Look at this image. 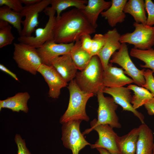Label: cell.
<instances>
[{
	"mask_svg": "<svg viewBox=\"0 0 154 154\" xmlns=\"http://www.w3.org/2000/svg\"><path fill=\"white\" fill-rule=\"evenodd\" d=\"M48 17V19L45 27L36 29L35 36H19L17 40L21 42L33 46L36 48L41 47L46 42L53 40V31L56 21L55 16L56 11L51 7H47L44 11Z\"/></svg>",
	"mask_w": 154,
	"mask_h": 154,
	"instance_id": "9c48e42d",
	"label": "cell"
},
{
	"mask_svg": "<svg viewBox=\"0 0 154 154\" xmlns=\"http://www.w3.org/2000/svg\"><path fill=\"white\" fill-rule=\"evenodd\" d=\"M103 90L97 94L98 107L97 111L98 119L91 122L95 125L108 124L113 128H120L121 125L116 111L118 105L112 97H105Z\"/></svg>",
	"mask_w": 154,
	"mask_h": 154,
	"instance_id": "8992f818",
	"label": "cell"
},
{
	"mask_svg": "<svg viewBox=\"0 0 154 154\" xmlns=\"http://www.w3.org/2000/svg\"><path fill=\"white\" fill-rule=\"evenodd\" d=\"M145 3L148 14L146 25L152 26L154 25V3L151 0H145Z\"/></svg>",
	"mask_w": 154,
	"mask_h": 154,
	"instance_id": "d6a6232c",
	"label": "cell"
},
{
	"mask_svg": "<svg viewBox=\"0 0 154 154\" xmlns=\"http://www.w3.org/2000/svg\"><path fill=\"white\" fill-rule=\"evenodd\" d=\"M67 88L70 94L68 105L66 110L60 118V123L62 124L77 119L88 121L90 118L86 112V106L89 99L94 95L82 90L74 79L70 82Z\"/></svg>",
	"mask_w": 154,
	"mask_h": 154,
	"instance_id": "3957f363",
	"label": "cell"
},
{
	"mask_svg": "<svg viewBox=\"0 0 154 154\" xmlns=\"http://www.w3.org/2000/svg\"><path fill=\"white\" fill-rule=\"evenodd\" d=\"M88 1L86 0H51L50 5L57 13L56 18L58 19L64 10L71 7L82 10L87 4Z\"/></svg>",
	"mask_w": 154,
	"mask_h": 154,
	"instance_id": "4316f807",
	"label": "cell"
},
{
	"mask_svg": "<svg viewBox=\"0 0 154 154\" xmlns=\"http://www.w3.org/2000/svg\"><path fill=\"white\" fill-rule=\"evenodd\" d=\"M51 1V0H41L33 5L24 7L21 13L25 18L22 22L23 27L19 36H31L32 33L36 30L35 27L39 24V13L50 5Z\"/></svg>",
	"mask_w": 154,
	"mask_h": 154,
	"instance_id": "8fae6325",
	"label": "cell"
},
{
	"mask_svg": "<svg viewBox=\"0 0 154 154\" xmlns=\"http://www.w3.org/2000/svg\"><path fill=\"white\" fill-rule=\"evenodd\" d=\"M80 40L82 48L88 52L90 55L92 38H91L90 35L85 34L82 35L81 37Z\"/></svg>",
	"mask_w": 154,
	"mask_h": 154,
	"instance_id": "e575fe53",
	"label": "cell"
},
{
	"mask_svg": "<svg viewBox=\"0 0 154 154\" xmlns=\"http://www.w3.org/2000/svg\"><path fill=\"white\" fill-rule=\"evenodd\" d=\"M97 150L99 153L100 154H111L107 150L102 148H98Z\"/></svg>",
	"mask_w": 154,
	"mask_h": 154,
	"instance_id": "f35d334b",
	"label": "cell"
},
{
	"mask_svg": "<svg viewBox=\"0 0 154 154\" xmlns=\"http://www.w3.org/2000/svg\"><path fill=\"white\" fill-rule=\"evenodd\" d=\"M82 121L74 120L62 124L61 140L63 144L65 147L71 150L72 154H79L86 146L91 145L80 131V126Z\"/></svg>",
	"mask_w": 154,
	"mask_h": 154,
	"instance_id": "52a82bcc",
	"label": "cell"
},
{
	"mask_svg": "<svg viewBox=\"0 0 154 154\" xmlns=\"http://www.w3.org/2000/svg\"><path fill=\"white\" fill-rule=\"evenodd\" d=\"M144 105L148 115H154V97L149 99Z\"/></svg>",
	"mask_w": 154,
	"mask_h": 154,
	"instance_id": "d590c367",
	"label": "cell"
},
{
	"mask_svg": "<svg viewBox=\"0 0 154 154\" xmlns=\"http://www.w3.org/2000/svg\"><path fill=\"white\" fill-rule=\"evenodd\" d=\"M90 128L86 129L82 133L88 134L93 130L98 133L99 138L94 144L90 145L91 149L102 148L107 150L111 154H119L116 143L118 136L113 128L108 124L95 125L91 122Z\"/></svg>",
	"mask_w": 154,
	"mask_h": 154,
	"instance_id": "30bf717a",
	"label": "cell"
},
{
	"mask_svg": "<svg viewBox=\"0 0 154 154\" xmlns=\"http://www.w3.org/2000/svg\"><path fill=\"white\" fill-rule=\"evenodd\" d=\"M13 58L20 68L35 75L42 64L37 48L27 44L15 43Z\"/></svg>",
	"mask_w": 154,
	"mask_h": 154,
	"instance_id": "277c9868",
	"label": "cell"
},
{
	"mask_svg": "<svg viewBox=\"0 0 154 154\" xmlns=\"http://www.w3.org/2000/svg\"><path fill=\"white\" fill-rule=\"evenodd\" d=\"M74 43H57L53 40L46 42L41 47L37 48L42 63L50 66L52 61L56 58L70 54Z\"/></svg>",
	"mask_w": 154,
	"mask_h": 154,
	"instance_id": "5bb4252c",
	"label": "cell"
},
{
	"mask_svg": "<svg viewBox=\"0 0 154 154\" xmlns=\"http://www.w3.org/2000/svg\"><path fill=\"white\" fill-rule=\"evenodd\" d=\"M104 35L105 38V43L97 55L104 70L108 67L111 57L117 50H119L121 46L119 41L121 35L116 28L108 30Z\"/></svg>",
	"mask_w": 154,
	"mask_h": 154,
	"instance_id": "9a60e30c",
	"label": "cell"
},
{
	"mask_svg": "<svg viewBox=\"0 0 154 154\" xmlns=\"http://www.w3.org/2000/svg\"><path fill=\"white\" fill-rule=\"evenodd\" d=\"M12 27L8 22L0 20V48L11 44L15 38L11 32Z\"/></svg>",
	"mask_w": 154,
	"mask_h": 154,
	"instance_id": "f1b7e54d",
	"label": "cell"
},
{
	"mask_svg": "<svg viewBox=\"0 0 154 154\" xmlns=\"http://www.w3.org/2000/svg\"><path fill=\"white\" fill-rule=\"evenodd\" d=\"M14 140L17 146V154H32L26 147L25 140L20 135L17 134Z\"/></svg>",
	"mask_w": 154,
	"mask_h": 154,
	"instance_id": "836d02e7",
	"label": "cell"
},
{
	"mask_svg": "<svg viewBox=\"0 0 154 154\" xmlns=\"http://www.w3.org/2000/svg\"><path fill=\"white\" fill-rule=\"evenodd\" d=\"M103 92L111 95L115 103L121 107L123 110L131 112L139 119L142 124L145 123L143 115L135 109L131 104L132 96L130 90L123 86L105 87Z\"/></svg>",
	"mask_w": 154,
	"mask_h": 154,
	"instance_id": "7c38bea8",
	"label": "cell"
},
{
	"mask_svg": "<svg viewBox=\"0 0 154 154\" xmlns=\"http://www.w3.org/2000/svg\"><path fill=\"white\" fill-rule=\"evenodd\" d=\"M40 1L41 0H20L22 4H25L27 6L33 5Z\"/></svg>",
	"mask_w": 154,
	"mask_h": 154,
	"instance_id": "74e56055",
	"label": "cell"
},
{
	"mask_svg": "<svg viewBox=\"0 0 154 154\" xmlns=\"http://www.w3.org/2000/svg\"><path fill=\"white\" fill-rule=\"evenodd\" d=\"M152 154H154V143L153 145Z\"/></svg>",
	"mask_w": 154,
	"mask_h": 154,
	"instance_id": "ab89813d",
	"label": "cell"
},
{
	"mask_svg": "<svg viewBox=\"0 0 154 154\" xmlns=\"http://www.w3.org/2000/svg\"><path fill=\"white\" fill-rule=\"evenodd\" d=\"M102 82L104 87H119L134 83L133 79L125 75L122 68L113 66L112 63H109L104 70Z\"/></svg>",
	"mask_w": 154,
	"mask_h": 154,
	"instance_id": "2e32d148",
	"label": "cell"
},
{
	"mask_svg": "<svg viewBox=\"0 0 154 154\" xmlns=\"http://www.w3.org/2000/svg\"><path fill=\"white\" fill-rule=\"evenodd\" d=\"M139 133L136 154H152L154 136L151 130L145 124L138 127Z\"/></svg>",
	"mask_w": 154,
	"mask_h": 154,
	"instance_id": "d6986e66",
	"label": "cell"
},
{
	"mask_svg": "<svg viewBox=\"0 0 154 154\" xmlns=\"http://www.w3.org/2000/svg\"><path fill=\"white\" fill-rule=\"evenodd\" d=\"M37 72L41 74L48 84L49 96L53 98H58L61 89L67 85V82L52 65L42 63Z\"/></svg>",
	"mask_w": 154,
	"mask_h": 154,
	"instance_id": "4fadbf2b",
	"label": "cell"
},
{
	"mask_svg": "<svg viewBox=\"0 0 154 154\" xmlns=\"http://www.w3.org/2000/svg\"><path fill=\"white\" fill-rule=\"evenodd\" d=\"M153 72L147 69L143 72V76L145 80V83L143 87L149 90L154 97V77Z\"/></svg>",
	"mask_w": 154,
	"mask_h": 154,
	"instance_id": "4dcf8cb0",
	"label": "cell"
},
{
	"mask_svg": "<svg viewBox=\"0 0 154 154\" xmlns=\"http://www.w3.org/2000/svg\"><path fill=\"white\" fill-rule=\"evenodd\" d=\"M139 133L138 127L132 129L123 135L117 136L116 143L119 154H136Z\"/></svg>",
	"mask_w": 154,
	"mask_h": 154,
	"instance_id": "44dd1931",
	"label": "cell"
},
{
	"mask_svg": "<svg viewBox=\"0 0 154 154\" xmlns=\"http://www.w3.org/2000/svg\"><path fill=\"white\" fill-rule=\"evenodd\" d=\"M52 66L67 82L74 80L77 72L70 54L58 56L52 62Z\"/></svg>",
	"mask_w": 154,
	"mask_h": 154,
	"instance_id": "e0dca14e",
	"label": "cell"
},
{
	"mask_svg": "<svg viewBox=\"0 0 154 154\" xmlns=\"http://www.w3.org/2000/svg\"><path fill=\"white\" fill-rule=\"evenodd\" d=\"M110 7L100 14L107 21L111 27H115L118 23L123 22L126 16L123 9L127 0H112Z\"/></svg>",
	"mask_w": 154,
	"mask_h": 154,
	"instance_id": "ac0fdd59",
	"label": "cell"
},
{
	"mask_svg": "<svg viewBox=\"0 0 154 154\" xmlns=\"http://www.w3.org/2000/svg\"><path fill=\"white\" fill-rule=\"evenodd\" d=\"M23 17L21 13L15 12L6 6L0 8V20L12 25L17 29L19 36L22 29L21 24Z\"/></svg>",
	"mask_w": 154,
	"mask_h": 154,
	"instance_id": "484cf974",
	"label": "cell"
},
{
	"mask_svg": "<svg viewBox=\"0 0 154 154\" xmlns=\"http://www.w3.org/2000/svg\"><path fill=\"white\" fill-rule=\"evenodd\" d=\"M96 29L80 10L74 8L64 13L56 19L53 40L57 43L74 42L84 35L95 33Z\"/></svg>",
	"mask_w": 154,
	"mask_h": 154,
	"instance_id": "6da1fadb",
	"label": "cell"
},
{
	"mask_svg": "<svg viewBox=\"0 0 154 154\" xmlns=\"http://www.w3.org/2000/svg\"><path fill=\"white\" fill-rule=\"evenodd\" d=\"M105 42L104 35L96 34L92 38V43L90 53L91 57L97 55L103 47Z\"/></svg>",
	"mask_w": 154,
	"mask_h": 154,
	"instance_id": "f546056e",
	"label": "cell"
},
{
	"mask_svg": "<svg viewBox=\"0 0 154 154\" xmlns=\"http://www.w3.org/2000/svg\"><path fill=\"white\" fill-rule=\"evenodd\" d=\"M70 54L76 68L80 71L85 68L92 57L82 47L80 39L75 42Z\"/></svg>",
	"mask_w": 154,
	"mask_h": 154,
	"instance_id": "cb8c5ba5",
	"label": "cell"
},
{
	"mask_svg": "<svg viewBox=\"0 0 154 154\" xmlns=\"http://www.w3.org/2000/svg\"><path fill=\"white\" fill-rule=\"evenodd\" d=\"M133 92L131 104L135 110L144 105L150 99L154 97L153 94L147 89L130 84L127 87Z\"/></svg>",
	"mask_w": 154,
	"mask_h": 154,
	"instance_id": "d4e9b609",
	"label": "cell"
},
{
	"mask_svg": "<svg viewBox=\"0 0 154 154\" xmlns=\"http://www.w3.org/2000/svg\"><path fill=\"white\" fill-rule=\"evenodd\" d=\"M110 62L120 66L124 69V74L130 76L138 86L143 87L145 84L143 72L145 69L140 70L135 66L130 57L126 43H121L120 48L113 54Z\"/></svg>",
	"mask_w": 154,
	"mask_h": 154,
	"instance_id": "ba28073f",
	"label": "cell"
},
{
	"mask_svg": "<svg viewBox=\"0 0 154 154\" xmlns=\"http://www.w3.org/2000/svg\"><path fill=\"white\" fill-rule=\"evenodd\" d=\"M0 69L3 71L9 74L16 80L19 81L18 79L16 74L9 70L3 65L1 64H0Z\"/></svg>",
	"mask_w": 154,
	"mask_h": 154,
	"instance_id": "8d00e7d4",
	"label": "cell"
},
{
	"mask_svg": "<svg viewBox=\"0 0 154 154\" xmlns=\"http://www.w3.org/2000/svg\"><path fill=\"white\" fill-rule=\"evenodd\" d=\"M103 71L98 57L94 56L84 69L77 72L74 80L82 90L96 95L104 88L102 82Z\"/></svg>",
	"mask_w": 154,
	"mask_h": 154,
	"instance_id": "7a4b0ae2",
	"label": "cell"
},
{
	"mask_svg": "<svg viewBox=\"0 0 154 154\" xmlns=\"http://www.w3.org/2000/svg\"><path fill=\"white\" fill-rule=\"evenodd\" d=\"M111 1L104 0H88L87 4L82 10L88 21L96 29L98 16L104 10L108 9L111 6Z\"/></svg>",
	"mask_w": 154,
	"mask_h": 154,
	"instance_id": "ffe728a7",
	"label": "cell"
},
{
	"mask_svg": "<svg viewBox=\"0 0 154 154\" xmlns=\"http://www.w3.org/2000/svg\"><path fill=\"white\" fill-rule=\"evenodd\" d=\"M30 97L27 92H19L13 96L0 100V111L2 108H7L13 112H19L21 111L27 113L29 110L27 103Z\"/></svg>",
	"mask_w": 154,
	"mask_h": 154,
	"instance_id": "7402d4cb",
	"label": "cell"
},
{
	"mask_svg": "<svg viewBox=\"0 0 154 154\" xmlns=\"http://www.w3.org/2000/svg\"><path fill=\"white\" fill-rule=\"evenodd\" d=\"M20 0H0V5H5L13 10L21 13L24 8Z\"/></svg>",
	"mask_w": 154,
	"mask_h": 154,
	"instance_id": "1f68e13d",
	"label": "cell"
},
{
	"mask_svg": "<svg viewBox=\"0 0 154 154\" xmlns=\"http://www.w3.org/2000/svg\"><path fill=\"white\" fill-rule=\"evenodd\" d=\"M130 54L131 56L143 61L144 65H140L143 68L151 69L154 72V49L151 48L146 50H141L134 48L131 49Z\"/></svg>",
	"mask_w": 154,
	"mask_h": 154,
	"instance_id": "83f0119b",
	"label": "cell"
},
{
	"mask_svg": "<svg viewBox=\"0 0 154 154\" xmlns=\"http://www.w3.org/2000/svg\"><path fill=\"white\" fill-rule=\"evenodd\" d=\"M123 11L131 15L135 22L146 25L147 17L145 1L143 0H129L125 5Z\"/></svg>",
	"mask_w": 154,
	"mask_h": 154,
	"instance_id": "603a6c76",
	"label": "cell"
},
{
	"mask_svg": "<svg viewBox=\"0 0 154 154\" xmlns=\"http://www.w3.org/2000/svg\"><path fill=\"white\" fill-rule=\"evenodd\" d=\"M133 26L135 29L133 32L120 35V43L132 44L134 48L141 50L151 48L154 45V27L135 22Z\"/></svg>",
	"mask_w": 154,
	"mask_h": 154,
	"instance_id": "5b68a950",
	"label": "cell"
}]
</instances>
